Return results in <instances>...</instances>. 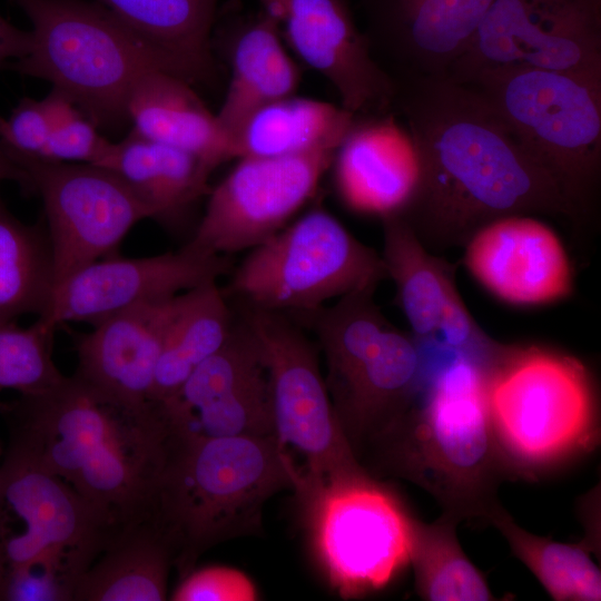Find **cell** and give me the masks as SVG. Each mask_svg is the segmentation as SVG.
Returning a JSON list of instances; mask_svg holds the SVG:
<instances>
[{"label": "cell", "instance_id": "9a60e30c", "mask_svg": "<svg viewBox=\"0 0 601 601\" xmlns=\"http://www.w3.org/2000/svg\"><path fill=\"white\" fill-rule=\"evenodd\" d=\"M336 149L285 157H242L208 193L191 247L215 255L252 249L267 240L313 197Z\"/></svg>", "mask_w": 601, "mask_h": 601}, {"label": "cell", "instance_id": "ffe728a7", "mask_svg": "<svg viewBox=\"0 0 601 601\" xmlns=\"http://www.w3.org/2000/svg\"><path fill=\"white\" fill-rule=\"evenodd\" d=\"M471 275L496 298L542 305L568 297L573 273L556 234L529 216H509L477 230L464 246Z\"/></svg>", "mask_w": 601, "mask_h": 601}, {"label": "cell", "instance_id": "7a4b0ae2", "mask_svg": "<svg viewBox=\"0 0 601 601\" xmlns=\"http://www.w3.org/2000/svg\"><path fill=\"white\" fill-rule=\"evenodd\" d=\"M9 445L58 475L98 509L124 513L150 491L169 430L156 402H120L73 374L0 403Z\"/></svg>", "mask_w": 601, "mask_h": 601}, {"label": "cell", "instance_id": "4dcf8cb0", "mask_svg": "<svg viewBox=\"0 0 601 601\" xmlns=\"http://www.w3.org/2000/svg\"><path fill=\"white\" fill-rule=\"evenodd\" d=\"M486 521L503 535L513 554L553 600H601V572L591 559L597 546L590 539L563 543L535 535L518 525L501 504L493 509Z\"/></svg>", "mask_w": 601, "mask_h": 601}, {"label": "cell", "instance_id": "9c48e42d", "mask_svg": "<svg viewBox=\"0 0 601 601\" xmlns=\"http://www.w3.org/2000/svg\"><path fill=\"white\" fill-rule=\"evenodd\" d=\"M311 548L343 598L383 589L410 564L413 515L368 471L325 480L293 475Z\"/></svg>", "mask_w": 601, "mask_h": 601}, {"label": "cell", "instance_id": "30bf717a", "mask_svg": "<svg viewBox=\"0 0 601 601\" xmlns=\"http://www.w3.org/2000/svg\"><path fill=\"white\" fill-rule=\"evenodd\" d=\"M225 294L276 313L309 314L387 278L382 256L332 214L311 209L249 249L230 272Z\"/></svg>", "mask_w": 601, "mask_h": 601}, {"label": "cell", "instance_id": "e0dca14e", "mask_svg": "<svg viewBox=\"0 0 601 601\" xmlns=\"http://www.w3.org/2000/svg\"><path fill=\"white\" fill-rule=\"evenodd\" d=\"M233 269L229 256L208 254L187 243L175 252L145 257H106L61 282L48 313L57 328L66 323L91 326L130 307L170 299L199 285L218 282Z\"/></svg>", "mask_w": 601, "mask_h": 601}, {"label": "cell", "instance_id": "1f68e13d", "mask_svg": "<svg viewBox=\"0 0 601 601\" xmlns=\"http://www.w3.org/2000/svg\"><path fill=\"white\" fill-rule=\"evenodd\" d=\"M459 523L446 514L432 523L413 516L410 564L416 593L427 601L495 600L485 578L461 548L455 531Z\"/></svg>", "mask_w": 601, "mask_h": 601}, {"label": "cell", "instance_id": "f546056e", "mask_svg": "<svg viewBox=\"0 0 601 601\" xmlns=\"http://www.w3.org/2000/svg\"><path fill=\"white\" fill-rule=\"evenodd\" d=\"M56 288L51 246L43 218L27 224L0 196V323L45 316Z\"/></svg>", "mask_w": 601, "mask_h": 601}, {"label": "cell", "instance_id": "8992f818", "mask_svg": "<svg viewBox=\"0 0 601 601\" xmlns=\"http://www.w3.org/2000/svg\"><path fill=\"white\" fill-rule=\"evenodd\" d=\"M13 2L31 22L32 42L29 52L9 67L50 81L99 128L127 125L128 99L137 80L150 70L167 71L152 49L100 3Z\"/></svg>", "mask_w": 601, "mask_h": 601}, {"label": "cell", "instance_id": "44dd1931", "mask_svg": "<svg viewBox=\"0 0 601 601\" xmlns=\"http://www.w3.org/2000/svg\"><path fill=\"white\" fill-rule=\"evenodd\" d=\"M211 41L214 51L230 69L229 86L216 117L231 141L255 109L295 95L300 72L285 49L277 21L262 8L245 12L230 3L217 13Z\"/></svg>", "mask_w": 601, "mask_h": 601}, {"label": "cell", "instance_id": "cb8c5ba5", "mask_svg": "<svg viewBox=\"0 0 601 601\" xmlns=\"http://www.w3.org/2000/svg\"><path fill=\"white\" fill-rule=\"evenodd\" d=\"M157 55L168 72L191 86L213 87V30L219 0H97Z\"/></svg>", "mask_w": 601, "mask_h": 601}, {"label": "cell", "instance_id": "603a6c76", "mask_svg": "<svg viewBox=\"0 0 601 601\" xmlns=\"http://www.w3.org/2000/svg\"><path fill=\"white\" fill-rule=\"evenodd\" d=\"M333 164L344 203L381 218L403 208L417 178L413 144L395 112L356 116Z\"/></svg>", "mask_w": 601, "mask_h": 601}, {"label": "cell", "instance_id": "52a82bcc", "mask_svg": "<svg viewBox=\"0 0 601 601\" xmlns=\"http://www.w3.org/2000/svg\"><path fill=\"white\" fill-rule=\"evenodd\" d=\"M375 290H357L303 314L311 318L334 411L358 461L368 443L411 404L424 376L420 344L384 316Z\"/></svg>", "mask_w": 601, "mask_h": 601}, {"label": "cell", "instance_id": "d590c367", "mask_svg": "<svg viewBox=\"0 0 601 601\" xmlns=\"http://www.w3.org/2000/svg\"><path fill=\"white\" fill-rule=\"evenodd\" d=\"M51 131L43 152V161L100 164L114 142L99 132V127L70 99L56 89L46 96Z\"/></svg>", "mask_w": 601, "mask_h": 601}, {"label": "cell", "instance_id": "4fadbf2b", "mask_svg": "<svg viewBox=\"0 0 601 601\" xmlns=\"http://www.w3.org/2000/svg\"><path fill=\"white\" fill-rule=\"evenodd\" d=\"M43 205L56 287L80 268L112 254L151 209L114 171L91 165L13 159Z\"/></svg>", "mask_w": 601, "mask_h": 601}, {"label": "cell", "instance_id": "4316f807", "mask_svg": "<svg viewBox=\"0 0 601 601\" xmlns=\"http://www.w3.org/2000/svg\"><path fill=\"white\" fill-rule=\"evenodd\" d=\"M174 553L160 528L144 510L125 521L81 577L73 601H161Z\"/></svg>", "mask_w": 601, "mask_h": 601}, {"label": "cell", "instance_id": "d6a6232c", "mask_svg": "<svg viewBox=\"0 0 601 601\" xmlns=\"http://www.w3.org/2000/svg\"><path fill=\"white\" fill-rule=\"evenodd\" d=\"M266 376L260 346L239 318L221 346L193 371L174 396L159 404L170 427Z\"/></svg>", "mask_w": 601, "mask_h": 601}, {"label": "cell", "instance_id": "7402d4cb", "mask_svg": "<svg viewBox=\"0 0 601 601\" xmlns=\"http://www.w3.org/2000/svg\"><path fill=\"white\" fill-rule=\"evenodd\" d=\"M175 297L130 307L78 336L73 375L126 404L141 406L151 402Z\"/></svg>", "mask_w": 601, "mask_h": 601}, {"label": "cell", "instance_id": "e575fe53", "mask_svg": "<svg viewBox=\"0 0 601 601\" xmlns=\"http://www.w3.org/2000/svg\"><path fill=\"white\" fill-rule=\"evenodd\" d=\"M96 561L82 553H48L0 579V601H73L83 573Z\"/></svg>", "mask_w": 601, "mask_h": 601}, {"label": "cell", "instance_id": "ac0fdd59", "mask_svg": "<svg viewBox=\"0 0 601 601\" xmlns=\"http://www.w3.org/2000/svg\"><path fill=\"white\" fill-rule=\"evenodd\" d=\"M278 23L283 40L337 90L355 116L393 111L395 81L374 58L349 0H257Z\"/></svg>", "mask_w": 601, "mask_h": 601}, {"label": "cell", "instance_id": "74e56055", "mask_svg": "<svg viewBox=\"0 0 601 601\" xmlns=\"http://www.w3.org/2000/svg\"><path fill=\"white\" fill-rule=\"evenodd\" d=\"M254 583L240 571L221 565L193 569L173 592L174 601H254Z\"/></svg>", "mask_w": 601, "mask_h": 601}, {"label": "cell", "instance_id": "6da1fadb", "mask_svg": "<svg viewBox=\"0 0 601 601\" xmlns=\"http://www.w3.org/2000/svg\"><path fill=\"white\" fill-rule=\"evenodd\" d=\"M393 111L417 159L413 193L396 213L431 252L464 247L487 224L530 214L582 221L503 118L470 86L395 78Z\"/></svg>", "mask_w": 601, "mask_h": 601}, {"label": "cell", "instance_id": "7c38bea8", "mask_svg": "<svg viewBox=\"0 0 601 601\" xmlns=\"http://www.w3.org/2000/svg\"><path fill=\"white\" fill-rule=\"evenodd\" d=\"M525 68L601 80V0H493L447 79Z\"/></svg>", "mask_w": 601, "mask_h": 601}, {"label": "cell", "instance_id": "277c9868", "mask_svg": "<svg viewBox=\"0 0 601 601\" xmlns=\"http://www.w3.org/2000/svg\"><path fill=\"white\" fill-rule=\"evenodd\" d=\"M293 462L275 436L176 439L145 511L180 578L208 549L260 526L265 502L293 489Z\"/></svg>", "mask_w": 601, "mask_h": 601}, {"label": "cell", "instance_id": "d6986e66", "mask_svg": "<svg viewBox=\"0 0 601 601\" xmlns=\"http://www.w3.org/2000/svg\"><path fill=\"white\" fill-rule=\"evenodd\" d=\"M377 62L395 78H447L493 0H355Z\"/></svg>", "mask_w": 601, "mask_h": 601}, {"label": "cell", "instance_id": "2e32d148", "mask_svg": "<svg viewBox=\"0 0 601 601\" xmlns=\"http://www.w3.org/2000/svg\"><path fill=\"white\" fill-rule=\"evenodd\" d=\"M387 278L418 344L469 357L486 368L508 344L490 337L465 306L455 283V266L428 250L396 214L381 218Z\"/></svg>", "mask_w": 601, "mask_h": 601}, {"label": "cell", "instance_id": "5b68a950", "mask_svg": "<svg viewBox=\"0 0 601 601\" xmlns=\"http://www.w3.org/2000/svg\"><path fill=\"white\" fill-rule=\"evenodd\" d=\"M484 374L489 420L509 475L536 479L598 445L595 383L574 356L546 346L508 345Z\"/></svg>", "mask_w": 601, "mask_h": 601}, {"label": "cell", "instance_id": "836d02e7", "mask_svg": "<svg viewBox=\"0 0 601 601\" xmlns=\"http://www.w3.org/2000/svg\"><path fill=\"white\" fill-rule=\"evenodd\" d=\"M56 331L40 317L27 327L16 321L0 323V392L38 394L65 378L52 358Z\"/></svg>", "mask_w": 601, "mask_h": 601}, {"label": "cell", "instance_id": "60d3db41", "mask_svg": "<svg viewBox=\"0 0 601 601\" xmlns=\"http://www.w3.org/2000/svg\"><path fill=\"white\" fill-rule=\"evenodd\" d=\"M2 455H3V450H2V446L0 444V463H1Z\"/></svg>", "mask_w": 601, "mask_h": 601}, {"label": "cell", "instance_id": "f1b7e54d", "mask_svg": "<svg viewBox=\"0 0 601 601\" xmlns=\"http://www.w3.org/2000/svg\"><path fill=\"white\" fill-rule=\"evenodd\" d=\"M234 315L227 295L210 282L178 294L156 367L151 402L174 396L193 371L227 338Z\"/></svg>", "mask_w": 601, "mask_h": 601}, {"label": "cell", "instance_id": "484cf974", "mask_svg": "<svg viewBox=\"0 0 601 601\" xmlns=\"http://www.w3.org/2000/svg\"><path fill=\"white\" fill-rule=\"evenodd\" d=\"M118 175L167 228L185 224L197 203L208 195L213 173L198 157L145 139L134 131L114 142L98 165Z\"/></svg>", "mask_w": 601, "mask_h": 601}, {"label": "cell", "instance_id": "d4e9b609", "mask_svg": "<svg viewBox=\"0 0 601 601\" xmlns=\"http://www.w3.org/2000/svg\"><path fill=\"white\" fill-rule=\"evenodd\" d=\"M127 114L138 136L187 151L213 169L235 158L216 115L189 82L165 70H150L137 80Z\"/></svg>", "mask_w": 601, "mask_h": 601}, {"label": "cell", "instance_id": "83f0119b", "mask_svg": "<svg viewBox=\"0 0 601 601\" xmlns=\"http://www.w3.org/2000/svg\"><path fill=\"white\" fill-rule=\"evenodd\" d=\"M355 117L342 106L295 95L283 97L245 118L231 138L234 156L266 158L337 150Z\"/></svg>", "mask_w": 601, "mask_h": 601}, {"label": "cell", "instance_id": "3957f363", "mask_svg": "<svg viewBox=\"0 0 601 601\" xmlns=\"http://www.w3.org/2000/svg\"><path fill=\"white\" fill-rule=\"evenodd\" d=\"M366 451L378 467L422 487L459 522L486 520L509 476L489 420L484 370L453 352L432 374L424 368L412 403Z\"/></svg>", "mask_w": 601, "mask_h": 601}, {"label": "cell", "instance_id": "f35d334b", "mask_svg": "<svg viewBox=\"0 0 601 601\" xmlns=\"http://www.w3.org/2000/svg\"><path fill=\"white\" fill-rule=\"evenodd\" d=\"M32 37L0 14V67H9L30 50Z\"/></svg>", "mask_w": 601, "mask_h": 601}, {"label": "cell", "instance_id": "ab89813d", "mask_svg": "<svg viewBox=\"0 0 601 601\" xmlns=\"http://www.w3.org/2000/svg\"><path fill=\"white\" fill-rule=\"evenodd\" d=\"M6 180L14 181L19 184L24 191L31 193L28 174L0 145V183Z\"/></svg>", "mask_w": 601, "mask_h": 601}, {"label": "cell", "instance_id": "5bb4252c", "mask_svg": "<svg viewBox=\"0 0 601 601\" xmlns=\"http://www.w3.org/2000/svg\"><path fill=\"white\" fill-rule=\"evenodd\" d=\"M120 523L20 451L0 463V579L37 556L105 551Z\"/></svg>", "mask_w": 601, "mask_h": 601}, {"label": "cell", "instance_id": "8fae6325", "mask_svg": "<svg viewBox=\"0 0 601 601\" xmlns=\"http://www.w3.org/2000/svg\"><path fill=\"white\" fill-rule=\"evenodd\" d=\"M240 318L255 335L267 370L274 436L279 451L305 480L367 471L334 411L309 341L282 313L240 304Z\"/></svg>", "mask_w": 601, "mask_h": 601}, {"label": "cell", "instance_id": "8d00e7d4", "mask_svg": "<svg viewBox=\"0 0 601 601\" xmlns=\"http://www.w3.org/2000/svg\"><path fill=\"white\" fill-rule=\"evenodd\" d=\"M50 131L46 97L23 98L8 117L0 116V145L12 159H42Z\"/></svg>", "mask_w": 601, "mask_h": 601}, {"label": "cell", "instance_id": "ba28073f", "mask_svg": "<svg viewBox=\"0 0 601 601\" xmlns=\"http://www.w3.org/2000/svg\"><path fill=\"white\" fill-rule=\"evenodd\" d=\"M466 86L497 111L582 224L589 221L597 211L601 179V80L496 68L481 71Z\"/></svg>", "mask_w": 601, "mask_h": 601}]
</instances>
